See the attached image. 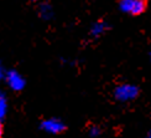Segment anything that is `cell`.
Masks as SVG:
<instances>
[{
  "instance_id": "1",
  "label": "cell",
  "mask_w": 151,
  "mask_h": 138,
  "mask_svg": "<svg viewBox=\"0 0 151 138\" xmlns=\"http://www.w3.org/2000/svg\"><path fill=\"white\" fill-rule=\"evenodd\" d=\"M139 87L134 84H130V82H124L115 86L114 91H113V96L116 101L119 102H131L139 96Z\"/></svg>"
},
{
  "instance_id": "2",
  "label": "cell",
  "mask_w": 151,
  "mask_h": 138,
  "mask_svg": "<svg viewBox=\"0 0 151 138\" xmlns=\"http://www.w3.org/2000/svg\"><path fill=\"white\" fill-rule=\"evenodd\" d=\"M118 8L127 15L139 16L145 12L147 8V0H119Z\"/></svg>"
},
{
  "instance_id": "3",
  "label": "cell",
  "mask_w": 151,
  "mask_h": 138,
  "mask_svg": "<svg viewBox=\"0 0 151 138\" xmlns=\"http://www.w3.org/2000/svg\"><path fill=\"white\" fill-rule=\"evenodd\" d=\"M40 129L47 134H61L66 131V123L57 117L45 118L40 122Z\"/></svg>"
},
{
  "instance_id": "4",
  "label": "cell",
  "mask_w": 151,
  "mask_h": 138,
  "mask_svg": "<svg viewBox=\"0 0 151 138\" xmlns=\"http://www.w3.org/2000/svg\"><path fill=\"white\" fill-rule=\"evenodd\" d=\"M5 82L14 92H21L26 87V80L17 70H8L5 76Z\"/></svg>"
},
{
  "instance_id": "5",
  "label": "cell",
  "mask_w": 151,
  "mask_h": 138,
  "mask_svg": "<svg viewBox=\"0 0 151 138\" xmlns=\"http://www.w3.org/2000/svg\"><path fill=\"white\" fill-rule=\"evenodd\" d=\"M108 30H109V24L104 20H99V21H96L91 26L89 35L93 37V39H98V37L103 36Z\"/></svg>"
},
{
  "instance_id": "6",
  "label": "cell",
  "mask_w": 151,
  "mask_h": 138,
  "mask_svg": "<svg viewBox=\"0 0 151 138\" xmlns=\"http://www.w3.org/2000/svg\"><path fill=\"white\" fill-rule=\"evenodd\" d=\"M39 15L42 20H51L53 17V8L51 6V4L48 3H42L39 8Z\"/></svg>"
},
{
  "instance_id": "7",
  "label": "cell",
  "mask_w": 151,
  "mask_h": 138,
  "mask_svg": "<svg viewBox=\"0 0 151 138\" xmlns=\"http://www.w3.org/2000/svg\"><path fill=\"white\" fill-rule=\"evenodd\" d=\"M9 111V100L4 92L0 91V121H4V118L8 115Z\"/></svg>"
},
{
  "instance_id": "8",
  "label": "cell",
  "mask_w": 151,
  "mask_h": 138,
  "mask_svg": "<svg viewBox=\"0 0 151 138\" xmlns=\"http://www.w3.org/2000/svg\"><path fill=\"white\" fill-rule=\"evenodd\" d=\"M100 134H102V129H100V127L97 126V124H93V126H91L89 129H88V136L91 138H98Z\"/></svg>"
},
{
  "instance_id": "9",
  "label": "cell",
  "mask_w": 151,
  "mask_h": 138,
  "mask_svg": "<svg viewBox=\"0 0 151 138\" xmlns=\"http://www.w3.org/2000/svg\"><path fill=\"white\" fill-rule=\"evenodd\" d=\"M6 72H8V70L4 67V65H3V62L0 61V81H3V80H5V76H6Z\"/></svg>"
},
{
  "instance_id": "10",
  "label": "cell",
  "mask_w": 151,
  "mask_h": 138,
  "mask_svg": "<svg viewBox=\"0 0 151 138\" xmlns=\"http://www.w3.org/2000/svg\"><path fill=\"white\" fill-rule=\"evenodd\" d=\"M4 136V126H3V122L0 121V138H3Z\"/></svg>"
},
{
  "instance_id": "11",
  "label": "cell",
  "mask_w": 151,
  "mask_h": 138,
  "mask_svg": "<svg viewBox=\"0 0 151 138\" xmlns=\"http://www.w3.org/2000/svg\"><path fill=\"white\" fill-rule=\"evenodd\" d=\"M146 138H151V129L149 131V133H147V136H146Z\"/></svg>"
},
{
  "instance_id": "12",
  "label": "cell",
  "mask_w": 151,
  "mask_h": 138,
  "mask_svg": "<svg viewBox=\"0 0 151 138\" xmlns=\"http://www.w3.org/2000/svg\"><path fill=\"white\" fill-rule=\"evenodd\" d=\"M149 57H150V60H151V47H150V51H149Z\"/></svg>"
},
{
  "instance_id": "13",
  "label": "cell",
  "mask_w": 151,
  "mask_h": 138,
  "mask_svg": "<svg viewBox=\"0 0 151 138\" xmlns=\"http://www.w3.org/2000/svg\"><path fill=\"white\" fill-rule=\"evenodd\" d=\"M34 1H40V0H34Z\"/></svg>"
}]
</instances>
